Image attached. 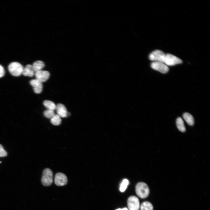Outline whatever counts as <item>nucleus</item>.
I'll return each mask as SVG.
<instances>
[{
	"instance_id": "obj_23",
	"label": "nucleus",
	"mask_w": 210,
	"mask_h": 210,
	"mask_svg": "<svg viewBox=\"0 0 210 210\" xmlns=\"http://www.w3.org/2000/svg\"><path fill=\"white\" fill-rule=\"evenodd\" d=\"M116 210H128V209L127 208H125L122 209L119 208L116 209Z\"/></svg>"
},
{
	"instance_id": "obj_16",
	"label": "nucleus",
	"mask_w": 210,
	"mask_h": 210,
	"mask_svg": "<svg viewBox=\"0 0 210 210\" xmlns=\"http://www.w3.org/2000/svg\"><path fill=\"white\" fill-rule=\"evenodd\" d=\"M176 125L177 128L180 131L184 132L186 131V128L184 125V122L181 117L178 118L176 120Z\"/></svg>"
},
{
	"instance_id": "obj_14",
	"label": "nucleus",
	"mask_w": 210,
	"mask_h": 210,
	"mask_svg": "<svg viewBox=\"0 0 210 210\" xmlns=\"http://www.w3.org/2000/svg\"><path fill=\"white\" fill-rule=\"evenodd\" d=\"M183 117L189 125L190 126L194 125V119L191 114L188 113H185L183 115Z\"/></svg>"
},
{
	"instance_id": "obj_13",
	"label": "nucleus",
	"mask_w": 210,
	"mask_h": 210,
	"mask_svg": "<svg viewBox=\"0 0 210 210\" xmlns=\"http://www.w3.org/2000/svg\"><path fill=\"white\" fill-rule=\"evenodd\" d=\"M45 64L43 61H38L35 62L32 65L33 68L36 73L41 71L42 69L45 67Z\"/></svg>"
},
{
	"instance_id": "obj_20",
	"label": "nucleus",
	"mask_w": 210,
	"mask_h": 210,
	"mask_svg": "<svg viewBox=\"0 0 210 210\" xmlns=\"http://www.w3.org/2000/svg\"><path fill=\"white\" fill-rule=\"evenodd\" d=\"M44 114L45 116L48 118H51L55 114L54 111L48 110H45Z\"/></svg>"
},
{
	"instance_id": "obj_19",
	"label": "nucleus",
	"mask_w": 210,
	"mask_h": 210,
	"mask_svg": "<svg viewBox=\"0 0 210 210\" xmlns=\"http://www.w3.org/2000/svg\"><path fill=\"white\" fill-rule=\"evenodd\" d=\"M129 184V181L127 179H125L122 181L120 184V190L121 192H124L127 189Z\"/></svg>"
},
{
	"instance_id": "obj_22",
	"label": "nucleus",
	"mask_w": 210,
	"mask_h": 210,
	"mask_svg": "<svg viewBox=\"0 0 210 210\" xmlns=\"http://www.w3.org/2000/svg\"><path fill=\"white\" fill-rule=\"evenodd\" d=\"M5 74V71L3 67L0 65V78L4 76Z\"/></svg>"
},
{
	"instance_id": "obj_11",
	"label": "nucleus",
	"mask_w": 210,
	"mask_h": 210,
	"mask_svg": "<svg viewBox=\"0 0 210 210\" xmlns=\"http://www.w3.org/2000/svg\"><path fill=\"white\" fill-rule=\"evenodd\" d=\"M58 114L62 118L67 117V112L64 105L61 104H58L56 107Z\"/></svg>"
},
{
	"instance_id": "obj_4",
	"label": "nucleus",
	"mask_w": 210,
	"mask_h": 210,
	"mask_svg": "<svg viewBox=\"0 0 210 210\" xmlns=\"http://www.w3.org/2000/svg\"><path fill=\"white\" fill-rule=\"evenodd\" d=\"M182 63V61L176 56L170 54L166 55L164 63L168 66H174Z\"/></svg>"
},
{
	"instance_id": "obj_7",
	"label": "nucleus",
	"mask_w": 210,
	"mask_h": 210,
	"mask_svg": "<svg viewBox=\"0 0 210 210\" xmlns=\"http://www.w3.org/2000/svg\"><path fill=\"white\" fill-rule=\"evenodd\" d=\"M127 204L129 210H139L140 207L139 200L135 196H131L128 199Z\"/></svg>"
},
{
	"instance_id": "obj_3",
	"label": "nucleus",
	"mask_w": 210,
	"mask_h": 210,
	"mask_svg": "<svg viewBox=\"0 0 210 210\" xmlns=\"http://www.w3.org/2000/svg\"><path fill=\"white\" fill-rule=\"evenodd\" d=\"M53 182V173L49 169H45L43 172L42 179L43 185L45 186L50 185Z\"/></svg>"
},
{
	"instance_id": "obj_6",
	"label": "nucleus",
	"mask_w": 210,
	"mask_h": 210,
	"mask_svg": "<svg viewBox=\"0 0 210 210\" xmlns=\"http://www.w3.org/2000/svg\"><path fill=\"white\" fill-rule=\"evenodd\" d=\"M151 67L153 69L163 74L167 73L169 70V68L167 65L164 63L160 62H153L151 64Z\"/></svg>"
},
{
	"instance_id": "obj_17",
	"label": "nucleus",
	"mask_w": 210,
	"mask_h": 210,
	"mask_svg": "<svg viewBox=\"0 0 210 210\" xmlns=\"http://www.w3.org/2000/svg\"><path fill=\"white\" fill-rule=\"evenodd\" d=\"M51 124L55 126H59L61 123L62 120L61 117L58 114H55L50 120Z\"/></svg>"
},
{
	"instance_id": "obj_8",
	"label": "nucleus",
	"mask_w": 210,
	"mask_h": 210,
	"mask_svg": "<svg viewBox=\"0 0 210 210\" xmlns=\"http://www.w3.org/2000/svg\"><path fill=\"white\" fill-rule=\"evenodd\" d=\"M67 179L66 175L62 173H57L55 177V183L58 186H63L67 184Z\"/></svg>"
},
{
	"instance_id": "obj_1",
	"label": "nucleus",
	"mask_w": 210,
	"mask_h": 210,
	"mask_svg": "<svg viewBox=\"0 0 210 210\" xmlns=\"http://www.w3.org/2000/svg\"><path fill=\"white\" fill-rule=\"evenodd\" d=\"M135 191L137 196L141 199H145L149 195L150 192L149 188L145 183L140 182L136 185Z\"/></svg>"
},
{
	"instance_id": "obj_10",
	"label": "nucleus",
	"mask_w": 210,
	"mask_h": 210,
	"mask_svg": "<svg viewBox=\"0 0 210 210\" xmlns=\"http://www.w3.org/2000/svg\"><path fill=\"white\" fill-rule=\"evenodd\" d=\"M30 83L33 87L35 93L40 94L42 92L43 89L42 83L36 79L31 80L30 82Z\"/></svg>"
},
{
	"instance_id": "obj_9",
	"label": "nucleus",
	"mask_w": 210,
	"mask_h": 210,
	"mask_svg": "<svg viewBox=\"0 0 210 210\" xmlns=\"http://www.w3.org/2000/svg\"><path fill=\"white\" fill-rule=\"evenodd\" d=\"M35 75L36 79L42 83L46 82L48 79L50 74L47 71L41 70L35 73Z\"/></svg>"
},
{
	"instance_id": "obj_5",
	"label": "nucleus",
	"mask_w": 210,
	"mask_h": 210,
	"mask_svg": "<svg viewBox=\"0 0 210 210\" xmlns=\"http://www.w3.org/2000/svg\"><path fill=\"white\" fill-rule=\"evenodd\" d=\"M166 55L162 51L156 50L150 55L149 59L154 62H160L164 63Z\"/></svg>"
},
{
	"instance_id": "obj_12",
	"label": "nucleus",
	"mask_w": 210,
	"mask_h": 210,
	"mask_svg": "<svg viewBox=\"0 0 210 210\" xmlns=\"http://www.w3.org/2000/svg\"><path fill=\"white\" fill-rule=\"evenodd\" d=\"M35 73L32 65H28L24 68L22 74L25 76L32 77Z\"/></svg>"
},
{
	"instance_id": "obj_2",
	"label": "nucleus",
	"mask_w": 210,
	"mask_h": 210,
	"mask_svg": "<svg viewBox=\"0 0 210 210\" xmlns=\"http://www.w3.org/2000/svg\"><path fill=\"white\" fill-rule=\"evenodd\" d=\"M24 67L20 63L13 62L11 63L8 66L9 73L15 77L20 76L22 74Z\"/></svg>"
},
{
	"instance_id": "obj_15",
	"label": "nucleus",
	"mask_w": 210,
	"mask_h": 210,
	"mask_svg": "<svg viewBox=\"0 0 210 210\" xmlns=\"http://www.w3.org/2000/svg\"><path fill=\"white\" fill-rule=\"evenodd\" d=\"M43 104L48 110L54 111L56 109V105L55 103L51 101L46 100L44 101Z\"/></svg>"
},
{
	"instance_id": "obj_18",
	"label": "nucleus",
	"mask_w": 210,
	"mask_h": 210,
	"mask_svg": "<svg viewBox=\"0 0 210 210\" xmlns=\"http://www.w3.org/2000/svg\"><path fill=\"white\" fill-rule=\"evenodd\" d=\"M141 210H153V206L150 202L145 201L143 202L140 207Z\"/></svg>"
},
{
	"instance_id": "obj_21",
	"label": "nucleus",
	"mask_w": 210,
	"mask_h": 210,
	"mask_svg": "<svg viewBox=\"0 0 210 210\" xmlns=\"http://www.w3.org/2000/svg\"><path fill=\"white\" fill-rule=\"evenodd\" d=\"M7 155V152L4 149L3 146L1 144H0V157H5Z\"/></svg>"
},
{
	"instance_id": "obj_24",
	"label": "nucleus",
	"mask_w": 210,
	"mask_h": 210,
	"mask_svg": "<svg viewBox=\"0 0 210 210\" xmlns=\"http://www.w3.org/2000/svg\"><path fill=\"white\" fill-rule=\"evenodd\" d=\"M1 162H0V163H1Z\"/></svg>"
}]
</instances>
